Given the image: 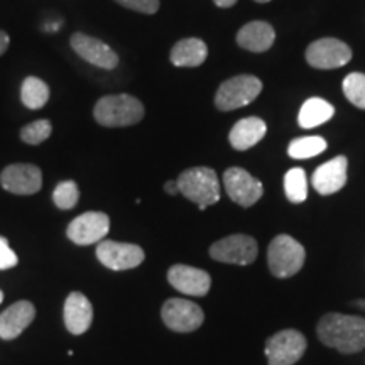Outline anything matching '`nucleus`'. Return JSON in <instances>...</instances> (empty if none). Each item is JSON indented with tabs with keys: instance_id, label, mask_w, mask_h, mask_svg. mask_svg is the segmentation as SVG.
<instances>
[{
	"instance_id": "obj_1",
	"label": "nucleus",
	"mask_w": 365,
	"mask_h": 365,
	"mask_svg": "<svg viewBox=\"0 0 365 365\" xmlns=\"http://www.w3.org/2000/svg\"><path fill=\"white\" fill-rule=\"evenodd\" d=\"M318 339L341 354H355L365 349V319L350 314L328 313L319 319Z\"/></svg>"
},
{
	"instance_id": "obj_2",
	"label": "nucleus",
	"mask_w": 365,
	"mask_h": 365,
	"mask_svg": "<svg viewBox=\"0 0 365 365\" xmlns=\"http://www.w3.org/2000/svg\"><path fill=\"white\" fill-rule=\"evenodd\" d=\"M93 117L103 127H129L143 120L144 105L127 93L100 98L93 108Z\"/></svg>"
},
{
	"instance_id": "obj_3",
	"label": "nucleus",
	"mask_w": 365,
	"mask_h": 365,
	"mask_svg": "<svg viewBox=\"0 0 365 365\" xmlns=\"http://www.w3.org/2000/svg\"><path fill=\"white\" fill-rule=\"evenodd\" d=\"M180 193L190 202L198 205V210H207L220 200V182L212 168H190L182 171L176 180Z\"/></svg>"
},
{
	"instance_id": "obj_4",
	"label": "nucleus",
	"mask_w": 365,
	"mask_h": 365,
	"mask_svg": "<svg viewBox=\"0 0 365 365\" xmlns=\"http://www.w3.org/2000/svg\"><path fill=\"white\" fill-rule=\"evenodd\" d=\"M304 247L289 235H277L267 249V264L276 277H291L301 271L304 264Z\"/></svg>"
},
{
	"instance_id": "obj_5",
	"label": "nucleus",
	"mask_w": 365,
	"mask_h": 365,
	"mask_svg": "<svg viewBox=\"0 0 365 365\" xmlns=\"http://www.w3.org/2000/svg\"><path fill=\"white\" fill-rule=\"evenodd\" d=\"M262 91V83L257 76L239 75L223 81L215 95V107L222 112L237 110L252 103Z\"/></svg>"
},
{
	"instance_id": "obj_6",
	"label": "nucleus",
	"mask_w": 365,
	"mask_h": 365,
	"mask_svg": "<svg viewBox=\"0 0 365 365\" xmlns=\"http://www.w3.org/2000/svg\"><path fill=\"white\" fill-rule=\"evenodd\" d=\"M307 350V339L298 330H282L269 336L266 357L269 365H294Z\"/></svg>"
},
{
	"instance_id": "obj_7",
	"label": "nucleus",
	"mask_w": 365,
	"mask_h": 365,
	"mask_svg": "<svg viewBox=\"0 0 365 365\" xmlns=\"http://www.w3.org/2000/svg\"><path fill=\"white\" fill-rule=\"evenodd\" d=\"M161 317L164 325L178 333L198 330L205 322V313L198 304L188 299L173 298L163 304Z\"/></svg>"
},
{
	"instance_id": "obj_8",
	"label": "nucleus",
	"mask_w": 365,
	"mask_h": 365,
	"mask_svg": "<svg viewBox=\"0 0 365 365\" xmlns=\"http://www.w3.org/2000/svg\"><path fill=\"white\" fill-rule=\"evenodd\" d=\"M210 255L218 262L249 266L257 257V242L249 235H228L210 247Z\"/></svg>"
},
{
	"instance_id": "obj_9",
	"label": "nucleus",
	"mask_w": 365,
	"mask_h": 365,
	"mask_svg": "<svg viewBox=\"0 0 365 365\" xmlns=\"http://www.w3.org/2000/svg\"><path fill=\"white\" fill-rule=\"evenodd\" d=\"M223 186L232 202L244 208L252 207L264 195L262 182L242 168H230L223 173Z\"/></svg>"
},
{
	"instance_id": "obj_10",
	"label": "nucleus",
	"mask_w": 365,
	"mask_h": 365,
	"mask_svg": "<svg viewBox=\"0 0 365 365\" xmlns=\"http://www.w3.org/2000/svg\"><path fill=\"white\" fill-rule=\"evenodd\" d=\"M352 59V49L344 41L323 38L314 41L307 49V61L318 70H335Z\"/></svg>"
},
{
	"instance_id": "obj_11",
	"label": "nucleus",
	"mask_w": 365,
	"mask_h": 365,
	"mask_svg": "<svg viewBox=\"0 0 365 365\" xmlns=\"http://www.w3.org/2000/svg\"><path fill=\"white\" fill-rule=\"evenodd\" d=\"M110 230V218L102 212H86L66 228V235L76 245H91L105 240Z\"/></svg>"
},
{
	"instance_id": "obj_12",
	"label": "nucleus",
	"mask_w": 365,
	"mask_h": 365,
	"mask_svg": "<svg viewBox=\"0 0 365 365\" xmlns=\"http://www.w3.org/2000/svg\"><path fill=\"white\" fill-rule=\"evenodd\" d=\"M97 257L105 267L112 271H127L144 262V250L135 244L115 240H102L97 245Z\"/></svg>"
},
{
	"instance_id": "obj_13",
	"label": "nucleus",
	"mask_w": 365,
	"mask_h": 365,
	"mask_svg": "<svg viewBox=\"0 0 365 365\" xmlns=\"http://www.w3.org/2000/svg\"><path fill=\"white\" fill-rule=\"evenodd\" d=\"M0 185L12 195H34L43 186V173L34 164H11L0 175Z\"/></svg>"
},
{
	"instance_id": "obj_14",
	"label": "nucleus",
	"mask_w": 365,
	"mask_h": 365,
	"mask_svg": "<svg viewBox=\"0 0 365 365\" xmlns=\"http://www.w3.org/2000/svg\"><path fill=\"white\" fill-rule=\"evenodd\" d=\"M70 44L73 51L80 58H83L85 61H88L90 65L103 68V70H113L118 65L117 53L100 39H95L83 33H76L71 36Z\"/></svg>"
},
{
	"instance_id": "obj_15",
	"label": "nucleus",
	"mask_w": 365,
	"mask_h": 365,
	"mask_svg": "<svg viewBox=\"0 0 365 365\" xmlns=\"http://www.w3.org/2000/svg\"><path fill=\"white\" fill-rule=\"evenodd\" d=\"M168 281L182 294L205 296L212 286V277L203 269H196L185 264H176L168 271Z\"/></svg>"
},
{
	"instance_id": "obj_16",
	"label": "nucleus",
	"mask_w": 365,
	"mask_h": 365,
	"mask_svg": "<svg viewBox=\"0 0 365 365\" xmlns=\"http://www.w3.org/2000/svg\"><path fill=\"white\" fill-rule=\"evenodd\" d=\"M346 168H349V161L345 156L333 158L328 163L322 164L313 173V188L319 195H333L340 191L346 182Z\"/></svg>"
},
{
	"instance_id": "obj_17",
	"label": "nucleus",
	"mask_w": 365,
	"mask_h": 365,
	"mask_svg": "<svg viewBox=\"0 0 365 365\" xmlns=\"http://www.w3.org/2000/svg\"><path fill=\"white\" fill-rule=\"evenodd\" d=\"M36 308L31 301H17L0 314V339L14 340L33 323Z\"/></svg>"
},
{
	"instance_id": "obj_18",
	"label": "nucleus",
	"mask_w": 365,
	"mask_h": 365,
	"mask_svg": "<svg viewBox=\"0 0 365 365\" xmlns=\"http://www.w3.org/2000/svg\"><path fill=\"white\" fill-rule=\"evenodd\" d=\"M93 322V307L83 293H71L65 303V325L73 335H81Z\"/></svg>"
},
{
	"instance_id": "obj_19",
	"label": "nucleus",
	"mask_w": 365,
	"mask_h": 365,
	"mask_svg": "<svg viewBox=\"0 0 365 365\" xmlns=\"http://www.w3.org/2000/svg\"><path fill=\"white\" fill-rule=\"evenodd\" d=\"M266 132L267 125L262 118L247 117L242 118V120H239L232 127L230 134H228V140H230V145L234 149L247 150L254 148L257 143H261Z\"/></svg>"
},
{
	"instance_id": "obj_20",
	"label": "nucleus",
	"mask_w": 365,
	"mask_h": 365,
	"mask_svg": "<svg viewBox=\"0 0 365 365\" xmlns=\"http://www.w3.org/2000/svg\"><path fill=\"white\" fill-rule=\"evenodd\" d=\"M276 33L272 26L264 21H254L245 24L237 34V43L240 48L252 53H264L274 44Z\"/></svg>"
},
{
	"instance_id": "obj_21",
	"label": "nucleus",
	"mask_w": 365,
	"mask_h": 365,
	"mask_svg": "<svg viewBox=\"0 0 365 365\" xmlns=\"http://www.w3.org/2000/svg\"><path fill=\"white\" fill-rule=\"evenodd\" d=\"M208 56V48L202 39H181L171 49V63L178 68H196L203 65Z\"/></svg>"
},
{
	"instance_id": "obj_22",
	"label": "nucleus",
	"mask_w": 365,
	"mask_h": 365,
	"mask_svg": "<svg viewBox=\"0 0 365 365\" xmlns=\"http://www.w3.org/2000/svg\"><path fill=\"white\" fill-rule=\"evenodd\" d=\"M333 113H335V108L327 100L318 97L309 98L301 107L298 124L301 129H313V127H318L330 120Z\"/></svg>"
},
{
	"instance_id": "obj_23",
	"label": "nucleus",
	"mask_w": 365,
	"mask_h": 365,
	"mask_svg": "<svg viewBox=\"0 0 365 365\" xmlns=\"http://www.w3.org/2000/svg\"><path fill=\"white\" fill-rule=\"evenodd\" d=\"M21 100L31 110L43 108L49 100V86L43 80L36 78V76H29V78L22 81Z\"/></svg>"
},
{
	"instance_id": "obj_24",
	"label": "nucleus",
	"mask_w": 365,
	"mask_h": 365,
	"mask_svg": "<svg viewBox=\"0 0 365 365\" xmlns=\"http://www.w3.org/2000/svg\"><path fill=\"white\" fill-rule=\"evenodd\" d=\"M284 193L291 203H303L308 196L307 173L301 168H293L284 176Z\"/></svg>"
},
{
	"instance_id": "obj_25",
	"label": "nucleus",
	"mask_w": 365,
	"mask_h": 365,
	"mask_svg": "<svg viewBox=\"0 0 365 365\" xmlns=\"http://www.w3.org/2000/svg\"><path fill=\"white\" fill-rule=\"evenodd\" d=\"M327 149V140L323 137L309 135L294 139L287 148V154L293 159H309L322 154Z\"/></svg>"
},
{
	"instance_id": "obj_26",
	"label": "nucleus",
	"mask_w": 365,
	"mask_h": 365,
	"mask_svg": "<svg viewBox=\"0 0 365 365\" xmlns=\"http://www.w3.org/2000/svg\"><path fill=\"white\" fill-rule=\"evenodd\" d=\"M344 93L350 103L365 110V75L350 73L344 80Z\"/></svg>"
},
{
	"instance_id": "obj_27",
	"label": "nucleus",
	"mask_w": 365,
	"mask_h": 365,
	"mask_svg": "<svg viewBox=\"0 0 365 365\" xmlns=\"http://www.w3.org/2000/svg\"><path fill=\"white\" fill-rule=\"evenodd\" d=\"M78 200H80V190L75 181L71 180L61 181L56 188H54L53 202L59 210L75 208L76 203H78Z\"/></svg>"
},
{
	"instance_id": "obj_28",
	"label": "nucleus",
	"mask_w": 365,
	"mask_h": 365,
	"mask_svg": "<svg viewBox=\"0 0 365 365\" xmlns=\"http://www.w3.org/2000/svg\"><path fill=\"white\" fill-rule=\"evenodd\" d=\"M53 132V125L51 122L46 120V118H39V120L31 122L26 127H22L21 130V139L24 140L26 144L31 145H38L41 143H44L46 139H49Z\"/></svg>"
},
{
	"instance_id": "obj_29",
	"label": "nucleus",
	"mask_w": 365,
	"mask_h": 365,
	"mask_svg": "<svg viewBox=\"0 0 365 365\" xmlns=\"http://www.w3.org/2000/svg\"><path fill=\"white\" fill-rule=\"evenodd\" d=\"M115 2L130 11L143 14H156L159 9V0H115Z\"/></svg>"
},
{
	"instance_id": "obj_30",
	"label": "nucleus",
	"mask_w": 365,
	"mask_h": 365,
	"mask_svg": "<svg viewBox=\"0 0 365 365\" xmlns=\"http://www.w3.org/2000/svg\"><path fill=\"white\" fill-rule=\"evenodd\" d=\"M17 262H19V259H17L16 252L9 247L7 239L0 237V271L17 266Z\"/></svg>"
},
{
	"instance_id": "obj_31",
	"label": "nucleus",
	"mask_w": 365,
	"mask_h": 365,
	"mask_svg": "<svg viewBox=\"0 0 365 365\" xmlns=\"http://www.w3.org/2000/svg\"><path fill=\"white\" fill-rule=\"evenodd\" d=\"M9 43H11V39H9L7 33H4V31H0V56H2V54L7 51Z\"/></svg>"
},
{
	"instance_id": "obj_32",
	"label": "nucleus",
	"mask_w": 365,
	"mask_h": 365,
	"mask_svg": "<svg viewBox=\"0 0 365 365\" xmlns=\"http://www.w3.org/2000/svg\"><path fill=\"white\" fill-rule=\"evenodd\" d=\"M164 191H166L168 195H178V193H180L178 182L176 181H168L166 185H164Z\"/></svg>"
},
{
	"instance_id": "obj_33",
	"label": "nucleus",
	"mask_w": 365,
	"mask_h": 365,
	"mask_svg": "<svg viewBox=\"0 0 365 365\" xmlns=\"http://www.w3.org/2000/svg\"><path fill=\"white\" fill-rule=\"evenodd\" d=\"M213 2H215V6L218 7H232L235 6L237 0H213Z\"/></svg>"
},
{
	"instance_id": "obj_34",
	"label": "nucleus",
	"mask_w": 365,
	"mask_h": 365,
	"mask_svg": "<svg viewBox=\"0 0 365 365\" xmlns=\"http://www.w3.org/2000/svg\"><path fill=\"white\" fill-rule=\"evenodd\" d=\"M255 2H259V4H266V2H271V0H255Z\"/></svg>"
},
{
	"instance_id": "obj_35",
	"label": "nucleus",
	"mask_w": 365,
	"mask_h": 365,
	"mask_svg": "<svg viewBox=\"0 0 365 365\" xmlns=\"http://www.w3.org/2000/svg\"><path fill=\"white\" fill-rule=\"evenodd\" d=\"M2 301H4V293H2V291H0V303H2Z\"/></svg>"
}]
</instances>
